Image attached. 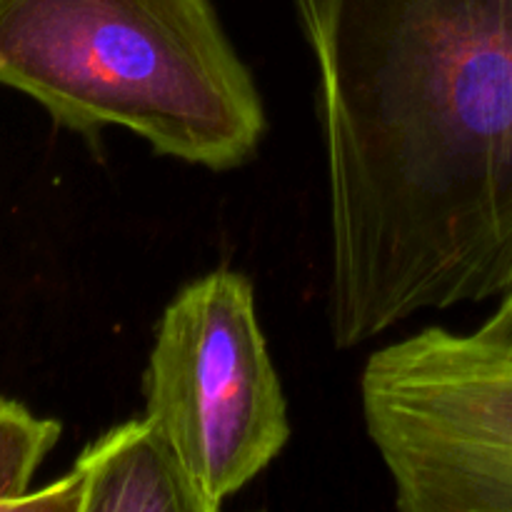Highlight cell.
Returning a JSON list of instances; mask_svg holds the SVG:
<instances>
[{"instance_id": "6da1fadb", "label": "cell", "mask_w": 512, "mask_h": 512, "mask_svg": "<svg viewBox=\"0 0 512 512\" xmlns=\"http://www.w3.org/2000/svg\"><path fill=\"white\" fill-rule=\"evenodd\" d=\"M318 68L335 348L512 295V0H293Z\"/></svg>"}, {"instance_id": "7a4b0ae2", "label": "cell", "mask_w": 512, "mask_h": 512, "mask_svg": "<svg viewBox=\"0 0 512 512\" xmlns=\"http://www.w3.org/2000/svg\"><path fill=\"white\" fill-rule=\"evenodd\" d=\"M0 85L70 133L118 125L213 173L253 160L268 133L213 0H0Z\"/></svg>"}, {"instance_id": "3957f363", "label": "cell", "mask_w": 512, "mask_h": 512, "mask_svg": "<svg viewBox=\"0 0 512 512\" xmlns=\"http://www.w3.org/2000/svg\"><path fill=\"white\" fill-rule=\"evenodd\" d=\"M365 430L403 512H512V350L425 328L360 375Z\"/></svg>"}, {"instance_id": "277c9868", "label": "cell", "mask_w": 512, "mask_h": 512, "mask_svg": "<svg viewBox=\"0 0 512 512\" xmlns=\"http://www.w3.org/2000/svg\"><path fill=\"white\" fill-rule=\"evenodd\" d=\"M143 393L203 512H218L283 453L288 403L243 273L213 270L170 300Z\"/></svg>"}, {"instance_id": "5b68a950", "label": "cell", "mask_w": 512, "mask_h": 512, "mask_svg": "<svg viewBox=\"0 0 512 512\" xmlns=\"http://www.w3.org/2000/svg\"><path fill=\"white\" fill-rule=\"evenodd\" d=\"M68 478L75 512H203L173 445L148 415L100 435Z\"/></svg>"}, {"instance_id": "8992f818", "label": "cell", "mask_w": 512, "mask_h": 512, "mask_svg": "<svg viewBox=\"0 0 512 512\" xmlns=\"http://www.w3.org/2000/svg\"><path fill=\"white\" fill-rule=\"evenodd\" d=\"M60 433L58 420L38 418L25 405L0 398V512L28 510L30 483Z\"/></svg>"}, {"instance_id": "52a82bcc", "label": "cell", "mask_w": 512, "mask_h": 512, "mask_svg": "<svg viewBox=\"0 0 512 512\" xmlns=\"http://www.w3.org/2000/svg\"><path fill=\"white\" fill-rule=\"evenodd\" d=\"M475 335H480L483 340H490V343L505 345V348L512 350V295L510 298L500 300V308L475 330Z\"/></svg>"}]
</instances>
